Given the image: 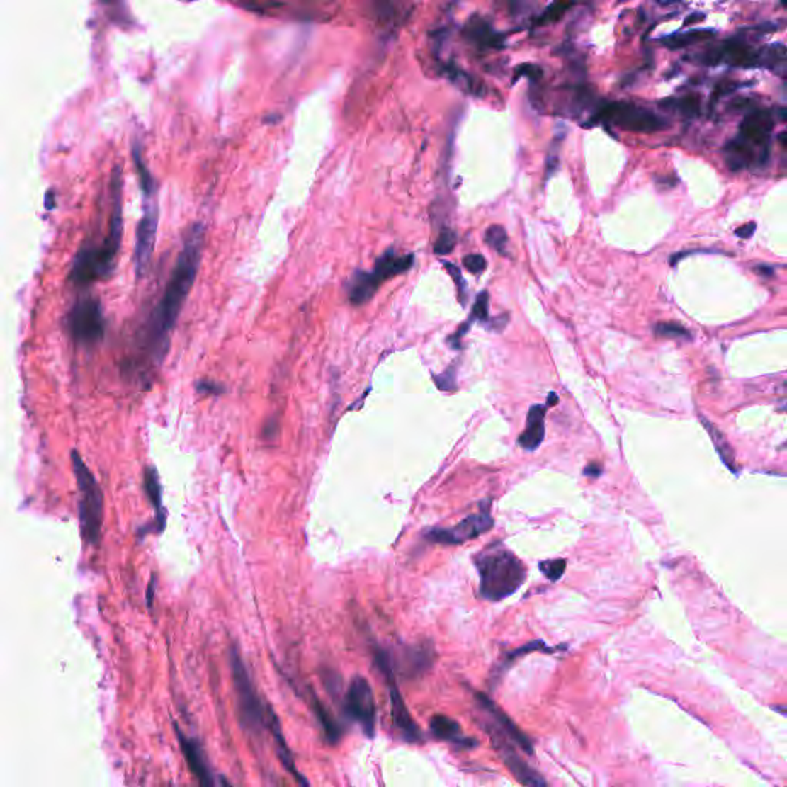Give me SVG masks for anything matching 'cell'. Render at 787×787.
I'll list each match as a JSON object with an SVG mask.
<instances>
[{
	"label": "cell",
	"instance_id": "46",
	"mask_svg": "<svg viewBox=\"0 0 787 787\" xmlns=\"http://www.w3.org/2000/svg\"><path fill=\"white\" fill-rule=\"evenodd\" d=\"M274 429L278 431V420L268 421V423L265 424V428H264V436H265L266 438H269V437H276V434H277V432H274Z\"/></svg>",
	"mask_w": 787,
	"mask_h": 787
},
{
	"label": "cell",
	"instance_id": "14",
	"mask_svg": "<svg viewBox=\"0 0 787 787\" xmlns=\"http://www.w3.org/2000/svg\"><path fill=\"white\" fill-rule=\"evenodd\" d=\"M386 681L389 684V700H391V715L394 726L400 730L403 738L409 743H419L421 740V732L417 726V723L414 721L411 713L406 708V703L399 687H397L395 674L387 672L385 674Z\"/></svg>",
	"mask_w": 787,
	"mask_h": 787
},
{
	"label": "cell",
	"instance_id": "44",
	"mask_svg": "<svg viewBox=\"0 0 787 787\" xmlns=\"http://www.w3.org/2000/svg\"><path fill=\"white\" fill-rule=\"evenodd\" d=\"M755 228H757V225L754 222H750V223L740 226V228L735 231V234L741 239H749V237H752V235H754Z\"/></svg>",
	"mask_w": 787,
	"mask_h": 787
},
{
	"label": "cell",
	"instance_id": "1",
	"mask_svg": "<svg viewBox=\"0 0 787 787\" xmlns=\"http://www.w3.org/2000/svg\"><path fill=\"white\" fill-rule=\"evenodd\" d=\"M205 245V226L196 223L183 242V248L177 257L176 266L171 273L164 297L151 315L149 343L156 357H162L169 345V334L182 311L186 297L191 291L200 266Z\"/></svg>",
	"mask_w": 787,
	"mask_h": 787
},
{
	"label": "cell",
	"instance_id": "10",
	"mask_svg": "<svg viewBox=\"0 0 787 787\" xmlns=\"http://www.w3.org/2000/svg\"><path fill=\"white\" fill-rule=\"evenodd\" d=\"M494 520L487 509L469 515L465 520L452 528H434L424 533V538L437 545H463V543L480 537L482 533L491 531Z\"/></svg>",
	"mask_w": 787,
	"mask_h": 787
},
{
	"label": "cell",
	"instance_id": "9",
	"mask_svg": "<svg viewBox=\"0 0 787 787\" xmlns=\"http://www.w3.org/2000/svg\"><path fill=\"white\" fill-rule=\"evenodd\" d=\"M345 708L348 715L357 721L368 738L375 734V700L370 684L363 676H354L346 691Z\"/></svg>",
	"mask_w": 787,
	"mask_h": 787
},
{
	"label": "cell",
	"instance_id": "50",
	"mask_svg": "<svg viewBox=\"0 0 787 787\" xmlns=\"http://www.w3.org/2000/svg\"><path fill=\"white\" fill-rule=\"evenodd\" d=\"M778 142L783 145V148L787 149V131H783L780 135H778Z\"/></svg>",
	"mask_w": 787,
	"mask_h": 787
},
{
	"label": "cell",
	"instance_id": "39",
	"mask_svg": "<svg viewBox=\"0 0 787 787\" xmlns=\"http://www.w3.org/2000/svg\"><path fill=\"white\" fill-rule=\"evenodd\" d=\"M463 266L472 274H482L486 269V259L482 254H469L463 259Z\"/></svg>",
	"mask_w": 787,
	"mask_h": 787
},
{
	"label": "cell",
	"instance_id": "5",
	"mask_svg": "<svg viewBox=\"0 0 787 787\" xmlns=\"http://www.w3.org/2000/svg\"><path fill=\"white\" fill-rule=\"evenodd\" d=\"M134 159L135 165H137L140 188L143 194V214L137 226V234H135L134 268L137 277H142L149 265L154 252V243H156L159 225V203L156 197V182H154L147 165L143 164L139 149H134Z\"/></svg>",
	"mask_w": 787,
	"mask_h": 787
},
{
	"label": "cell",
	"instance_id": "45",
	"mask_svg": "<svg viewBox=\"0 0 787 787\" xmlns=\"http://www.w3.org/2000/svg\"><path fill=\"white\" fill-rule=\"evenodd\" d=\"M750 106H752V101H750V98H747V97H740V98H737V101L732 102V105H730L732 110H737V111H741V110H744V108H750Z\"/></svg>",
	"mask_w": 787,
	"mask_h": 787
},
{
	"label": "cell",
	"instance_id": "2",
	"mask_svg": "<svg viewBox=\"0 0 787 787\" xmlns=\"http://www.w3.org/2000/svg\"><path fill=\"white\" fill-rule=\"evenodd\" d=\"M123 234L122 217V179L115 171L113 180V210L110 230L101 245L85 247L79 251L71 268V280L76 285H89L96 280H105L111 276L119 254Z\"/></svg>",
	"mask_w": 787,
	"mask_h": 787
},
{
	"label": "cell",
	"instance_id": "15",
	"mask_svg": "<svg viewBox=\"0 0 787 787\" xmlns=\"http://www.w3.org/2000/svg\"><path fill=\"white\" fill-rule=\"evenodd\" d=\"M477 700L478 704L482 706V709L492 718V726L499 729L506 738L512 741L514 744H517L524 754L528 755L533 754L532 741L528 738V735L519 729V726L515 725L508 715H506V713L489 698V696L485 693H477Z\"/></svg>",
	"mask_w": 787,
	"mask_h": 787
},
{
	"label": "cell",
	"instance_id": "49",
	"mask_svg": "<svg viewBox=\"0 0 787 787\" xmlns=\"http://www.w3.org/2000/svg\"><path fill=\"white\" fill-rule=\"evenodd\" d=\"M757 273H758V274H761V276L771 277V276H774V269H772V268H769V266H758V268H757Z\"/></svg>",
	"mask_w": 787,
	"mask_h": 787
},
{
	"label": "cell",
	"instance_id": "35",
	"mask_svg": "<svg viewBox=\"0 0 787 787\" xmlns=\"http://www.w3.org/2000/svg\"><path fill=\"white\" fill-rule=\"evenodd\" d=\"M457 243V235L452 230H441L438 237L436 240V245H434V252L438 256H448L449 252L454 251V247Z\"/></svg>",
	"mask_w": 787,
	"mask_h": 787
},
{
	"label": "cell",
	"instance_id": "6",
	"mask_svg": "<svg viewBox=\"0 0 787 787\" xmlns=\"http://www.w3.org/2000/svg\"><path fill=\"white\" fill-rule=\"evenodd\" d=\"M230 666L243 726L252 732V734H260L261 730L269 726L271 708L265 709L261 706L260 696L251 681L248 669L245 663H243L239 650L235 647H231L230 650Z\"/></svg>",
	"mask_w": 787,
	"mask_h": 787
},
{
	"label": "cell",
	"instance_id": "29",
	"mask_svg": "<svg viewBox=\"0 0 787 787\" xmlns=\"http://www.w3.org/2000/svg\"><path fill=\"white\" fill-rule=\"evenodd\" d=\"M659 106L664 108V110H678L686 117H695L700 114L701 102L698 94H689L680 98V101H676V98H666V101L659 103Z\"/></svg>",
	"mask_w": 787,
	"mask_h": 787
},
{
	"label": "cell",
	"instance_id": "34",
	"mask_svg": "<svg viewBox=\"0 0 787 787\" xmlns=\"http://www.w3.org/2000/svg\"><path fill=\"white\" fill-rule=\"evenodd\" d=\"M572 4H553L549 5L545 11L541 13V16L536 21L537 25H548V23H554L557 21L562 19V17L566 14L567 10H571Z\"/></svg>",
	"mask_w": 787,
	"mask_h": 787
},
{
	"label": "cell",
	"instance_id": "30",
	"mask_svg": "<svg viewBox=\"0 0 787 787\" xmlns=\"http://www.w3.org/2000/svg\"><path fill=\"white\" fill-rule=\"evenodd\" d=\"M703 421L706 423V429L709 431L710 437H712V441H713V445H715L720 457L723 458V461H725V463H726L730 469H734V466H732V463H734V461H735V457H734V451H732V448L729 446L727 440H726L725 437H723V436H721V432H720L715 426H712V424H710L709 421H706L704 419H703Z\"/></svg>",
	"mask_w": 787,
	"mask_h": 787
},
{
	"label": "cell",
	"instance_id": "16",
	"mask_svg": "<svg viewBox=\"0 0 787 787\" xmlns=\"http://www.w3.org/2000/svg\"><path fill=\"white\" fill-rule=\"evenodd\" d=\"M176 734H177L180 747H182L183 757L188 761L189 771L193 772L196 778L197 787H215L210 764H208L206 755L203 754V749L200 747V744H198L196 740L189 738L186 734H183L179 726H176Z\"/></svg>",
	"mask_w": 787,
	"mask_h": 787
},
{
	"label": "cell",
	"instance_id": "8",
	"mask_svg": "<svg viewBox=\"0 0 787 787\" xmlns=\"http://www.w3.org/2000/svg\"><path fill=\"white\" fill-rule=\"evenodd\" d=\"M68 331L77 345L94 346L103 339L105 319L97 298H84L68 314Z\"/></svg>",
	"mask_w": 787,
	"mask_h": 787
},
{
	"label": "cell",
	"instance_id": "23",
	"mask_svg": "<svg viewBox=\"0 0 787 787\" xmlns=\"http://www.w3.org/2000/svg\"><path fill=\"white\" fill-rule=\"evenodd\" d=\"M758 67L771 69L776 76L787 80V47L781 43H771L759 50Z\"/></svg>",
	"mask_w": 787,
	"mask_h": 787
},
{
	"label": "cell",
	"instance_id": "37",
	"mask_svg": "<svg viewBox=\"0 0 787 787\" xmlns=\"http://www.w3.org/2000/svg\"><path fill=\"white\" fill-rule=\"evenodd\" d=\"M470 320H478V322H487L489 320V294L486 291L480 293L475 298V303L472 307V312H470Z\"/></svg>",
	"mask_w": 787,
	"mask_h": 787
},
{
	"label": "cell",
	"instance_id": "7",
	"mask_svg": "<svg viewBox=\"0 0 787 787\" xmlns=\"http://www.w3.org/2000/svg\"><path fill=\"white\" fill-rule=\"evenodd\" d=\"M596 119L632 132H655L667 126V122L652 111L626 102L604 103L599 110Z\"/></svg>",
	"mask_w": 787,
	"mask_h": 787
},
{
	"label": "cell",
	"instance_id": "13",
	"mask_svg": "<svg viewBox=\"0 0 787 787\" xmlns=\"http://www.w3.org/2000/svg\"><path fill=\"white\" fill-rule=\"evenodd\" d=\"M489 732V735L492 738V743L497 749V752L500 754V757L503 758V761L506 764V767L509 769V771L514 774V776L517 778V780L526 787H549V784L546 783L545 778H543L536 769H532L524 759L515 752L512 747H509L508 744V738H506L502 732L494 726V729L491 726L485 727Z\"/></svg>",
	"mask_w": 787,
	"mask_h": 787
},
{
	"label": "cell",
	"instance_id": "4",
	"mask_svg": "<svg viewBox=\"0 0 787 787\" xmlns=\"http://www.w3.org/2000/svg\"><path fill=\"white\" fill-rule=\"evenodd\" d=\"M72 470L79 487V520L84 540L89 546L101 545L103 524V492L76 449L71 451Z\"/></svg>",
	"mask_w": 787,
	"mask_h": 787
},
{
	"label": "cell",
	"instance_id": "11",
	"mask_svg": "<svg viewBox=\"0 0 787 787\" xmlns=\"http://www.w3.org/2000/svg\"><path fill=\"white\" fill-rule=\"evenodd\" d=\"M759 60V50L741 38H732L715 47L708 48L701 56L700 62L704 65L715 67L720 63H727L730 67L737 68H757Z\"/></svg>",
	"mask_w": 787,
	"mask_h": 787
},
{
	"label": "cell",
	"instance_id": "43",
	"mask_svg": "<svg viewBox=\"0 0 787 787\" xmlns=\"http://www.w3.org/2000/svg\"><path fill=\"white\" fill-rule=\"evenodd\" d=\"M583 474L586 477L596 478V477H600L603 474V466L600 463H596V461H591V463L583 469Z\"/></svg>",
	"mask_w": 787,
	"mask_h": 787
},
{
	"label": "cell",
	"instance_id": "51",
	"mask_svg": "<svg viewBox=\"0 0 787 787\" xmlns=\"http://www.w3.org/2000/svg\"><path fill=\"white\" fill-rule=\"evenodd\" d=\"M222 787H234V786H232L228 780H225V778H222Z\"/></svg>",
	"mask_w": 787,
	"mask_h": 787
},
{
	"label": "cell",
	"instance_id": "41",
	"mask_svg": "<svg viewBox=\"0 0 787 787\" xmlns=\"http://www.w3.org/2000/svg\"><path fill=\"white\" fill-rule=\"evenodd\" d=\"M515 74H517V77L524 76L532 80H538L543 76V71L540 67L532 65V63H524V65H520L517 69H515Z\"/></svg>",
	"mask_w": 787,
	"mask_h": 787
},
{
	"label": "cell",
	"instance_id": "25",
	"mask_svg": "<svg viewBox=\"0 0 787 787\" xmlns=\"http://www.w3.org/2000/svg\"><path fill=\"white\" fill-rule=\"evenodd\" d=\"M143 486H145V492H147L149 502L152 503L154 509L157 512V526L159 531L164 529L165 526V511H164V506H162V489H160V482H159V477L157 472L154 468H147L145 469V475H143Z\"/></svg>",
	"mask_w": 787,
	"mask_h": 787
},
{
	"label": "cell",
	"instance_id": "24",
	"mask_svg": "<svg viewBox=\"0 0 787 787\" xmlns=\"http://www.w3.org/2000/svg\"><path fill=\"white\" fill-rule=\"evenodd\" d=\"M412 264H414V256L412 254L397 257V256H394L392 251H387L386 254H383L382 257L377 260L374 273L383 282L385 278H391L394 276H399V274L406 273V271H409Z\"/></svg>",
	"mask_w": 787,
	"mask_h": 787
},
{
	"label": "cell",
	"instance_id": "3",
	"mask_svg": "<svg viewBox=\"0 0 787 787\" xmlns=\"http://www.w3.org/2000/svg\"><path fill=\"white\" fill-rule=\"evenodd\" d=\"M485 600L502 601L517 592L526 582L528 567L503 546H489L474 557Z\"/></svg>",
	"mask_w": 787,
	"mask_h": 787
},
{
	"label": "cell",
	"instance_id": "19",
	"mask_svg": "<svg viewBox=\"0 0 787 787\" xmlns=\"http://www.w3.org/2000/svg\"><path fill=\"white\" fill-rule=\"evenodd\" d=\"M429 727L434 737L443 741H449V743H452L457 747L474 749L478 746L477 740H474L472 737L463 735V729H461V726L454 718L443 715V713H436V715L431 718Z\"/></svg>",
	"mask_w": 787,
	"mask_h": 787
},
{
	"label": "cell",
	"instance_id": "20",
	"mask_svg": "<svg viewBox=\"0 0 787 787\" xmlns=\"http://www.w3.org/2000/svg\"><path fill=\"white\" fill-rule=\"evenodd\" d=\"M548 406L546 404H533L528 412L526 419V428L520 434L519 445L524 451H536L545 440V417H546Z\"/></svg>",
	"mask_w": 787,
	"mask_h": 787
},
{
	"label": "cell",
	"instance_id": "38",
	"mask_svg": "<svg viewBox=\"0 0 787 787\" xmlns=\"http://www.w3.org/2000/svg\"><path fill=\"white\" fill-rule=\"evenodd\" d=\"M443 265H445V268H446V271H448V274L452 277V280H454V283H455V286H457V289H458L460 302L465 305V302H466V294H468V293H466V282H465L463 276H461V271H460L454 264H448V261H443Z\"/></svg>",
	"mask_w": 787,
	"mask_h": 787
},
{
	"label": "cell",
	"instance_id": "32",
	"mask_svg": "<svg viewBox=\"0 0 787 787\" xmlns=\"http://www.w3.org/2000/svg\"><path fill=\"white\" fill-rule=\"evenodd\" d=\"M485 240L487 245H489L492 249H495L497 252H500L503 256L508 254V252H506V248H508V234H506V230L503 226L500 225L489 226L485 232Z\"/></svg>",
	"mask_w": 787,
	"mask_h": 787
},
{
	"label": "cell",
	"instance_id": "21",
	"mask_svg": "<svg viewBox=\"0 0 787 787\" xmlns=\"http://www.w3.org/2000/svg\"><path fill=\"white\" fill-rule=\"evenodd\" d=\"M382 283V280L374 273H365V271H357V273L351 277L348 283V295L349 302L356 306L363 305L369 302L374 297L377 289Z\"/></svg>",
	"mask_w": 787,
	"mask_h": 787
},
{
	"label": "cell",
	"instance_id": "12",
	"mask_svg": "<svg viewBox=\"0 0 787 787\" xmlns=\"http://www.w3.org/2000/svg\"><path fill=\"white\" fill-rule=\"evenodd\" d=\"M436 662V649L431 641L406 646L392 657L394 672L404 680H415L426 674Z\"/></svg>",
	"mask_w": 787,
	"mask_h": 787
},
{
	"label": "cell",
	"instance_id": "47",
	"mask_svg": "<svg viewBox=\"0 0 787 787\" xmlns=\"http://www.w3.org/2000/svg\"><path fill=\"white\" fill-rule=\"evenodd\" d=\"M506 323H508V315H503V317H500V319H494V320H492V328H494L495 331H500V329H503V328L506 327Z\"/></svg>",
	"mask_w": 787,
	"mask_h": 787
},
{
	"label": "cell",
	"instance_id": "40",
	"mask_svg": "<svg viewBox=\"0 0 787 787\" xmlns=\"http://www.w3.org/2000/svg\"><path fill=\"white\" fill-rule=\"evenodd\" d=\"M455 374L457 373H455V365H454V366L448 368L443 374L434 377V380H436V383L441 389V391H449V389H454L455 385H457L455 383Z\"/></svg>",
	"mask_w": 787,
	"mask_h": 787
},
{
	"label": "cell",
	"instance_id": "26",
	"mask_svg": "<svg viewBox=\"0 0 787 787\" xmlns=\"http://www.w3.org/2000/svg\"><path fill=\"white\" fill-rule=\"evenodd\" d=\"M713 35H715V31L713 30H692L689 33L667 35V38L662 39V43L671 50H678V48L689 47V45H693L696 42L710 39Z\"/></svg>",
	"mask_w": 787,
	"mask_h": 787
},
{
	"label": "cell",
	"instance_id": "36",
	"mask_svg": "<svg viewBox=\"0 0 787 787\" xmlns=\"http://www.w3.org/2000/svg\"><path fill=\"white\" fill-rule=\"evenodd\" d=\"M655 334L659 337H669V339H689L691 334L684 329L681 324L678 323H658L654 328Z\"/></svg>",
	"mask_w": 787,
	"mask_h": 787
},
{
	"label": "cell",
	"instance_id": "42",
	"mask_svg": "<svg viewBox=\"0 0 787 787\" xmlns=\"http://www.w3.org/2000/svg\"><path fill=\"white\" fill-rule=\"evenodd\" d=\"M196 389H197L198 392L211 394V395H219V394H222V392L225 391L222 385L214 383V382H210V380H205V382H198L197 386H196Z\"/></svg>",
	"mask_w": 787,
	"mask_h": 787
},
{
	"label": "cell",
	"instance_id": "18",
	"mask_svg": "<svg viewBox=\"0 0 787 787\" xmlns=\"http://www.w3.org/2000/svg\"><path fill=\"white\" fill-rule=\"evenodd\" d=\"M726 164L732 171H741L754 165H761L767 159V151L758 149L754 145L740 137L732 139L725 147Z\"/></svg>",
	"mask_w": 787,
	"mask_h": 787
},
{
	"label": "cell",
	"instance_id": "28",
	"mask_svg": "<svg viewBox=\"0 0 787 787\" xmlns=\"http://www.w3.org/2000/svg\"><path fill=\"white\" fill-rule=\"evenodd\" d=\"M443 72H445V76L451 80L452 84H455L460 88H463L465 91H468L470 94H475V96L483 94V85L478 82L475 77L469 76L468 72L461 71L460 68H457L454 65H446L445 68H443Z\"/></svg>",
	"mask_w": 787,
	"mask_h": 787
},
{
	"label": "cell",
	"instance_id": "52",
	"mask_svg": "<svg viewBox=\"0 0 787 787\" xmlns=\"http://www.w3.org/2000/svg\"><path fill=\"white\" fill-rule=\"evenodd\" d=\"M152 583L149 584V592H148V599H149V606H151V600H152Z\"/></svg>",
	"mask_w": 787,
	"mask_h": 787
},
{
	"label": "cell",
	"instance_id": "31",
	"mask_svg": "<svg viewBox=\"0 0 787 787\" xmlns=\"http://www.w3.org/2000/svg\"><path fill=\"white\" fill-rule=\"evenodd\" d=\"M554 650H557V649H555V647H549L546 643H543L541 640L531 641V643L524 645V646H521V647H519V649H515V650H512L511 654H508V657H506L504 662L500 664V671H502V669H508V667L511 666L512 662H515V659L520 658V657H523V655H526V654H531V652H545V654H550V652H554Z\"/></svg>",
	"mask_w": 787,
	"mask_h": 787
},
{
	"label": "cell",
	"instance_id": "17",
	"mask_svg": "<svg viewBox=\"0 0 787 787\" xmlns=\"http://www.w3.org/2000/svg\"><path fill=\"white\" fill-rule=\"evenodd\" d=\"M774 130V119L766 110L750 111L740 126V137L758 149H769V139Z\"/></svg>",
	"mask_w": 787,
	"mask_h": 787
},
{
	"label": "cell",
	"instance_id": "22",
	"mask_svg": "<svg viewBox=\"0 0 787 787\" xmlns=\"http://www.w3.org/2000/svg\"><path fill=\"white\" fill-rule=\"evenodd\" d=\"M465 34L469 40L477 43L478 47L486 48H500L503 45L502 35L492 30V26L485 22L480 17L470 19L465 28Z\"/></svg>",
	"mask_w": 787,
	"mask_h": 787
},
{
	"label": "cell",
	"instance_id": "27",
	"mask_svg": "<svg viewBox=\"0 0 787 787\" xmlns=\"http://www.w3.org/2000/svg\"><path fill=\"white\" fill-rule=\"evenodd\" d=\"M314 713L317 720L320 721V725L323 727L324 735H327V740L329 741L331 744H336L337 741L341 738V727L339 726V723L334 720V717L329 713V710L324 708V706L317 700L314 698Z\"/></svg>",
	"mask_w": 787,
	"mask_h": 787
},
{
	"label": "cell",
	"instance_id": "48",
	"mask_svg": "<svg viewBox=\"0 0 787 787\" xmlns=\"http://www.w3.org/2000/svg\"><path fill=\"white\" fill-rule=\"evenodd\" d=\"M701 19H704V16L700 14V13H695V14H692V16L687 17V19L684 21V25H692V23L698 22V21H701Z\"/></svg>",
	"mask_w": 787,
	"mask_h": 787
},
{
	"label": "cell",
	"instance_id": "33",
	"mask_svg": "<svg viewBox=\"0 0 787 787\" xmlns=\"http://www.w3.org/2000/svg\"><path fill=\"white\" fill-rule=\"evenodd\" d=\"M540 571L543 572L549 582H558L560 578L563 577L565 571H566V560L565 558H553V560H545V562H541L540 565Z\"/></svg>",
	"mask_w": 787,
	"mask_h": 787
}]
</instances>
